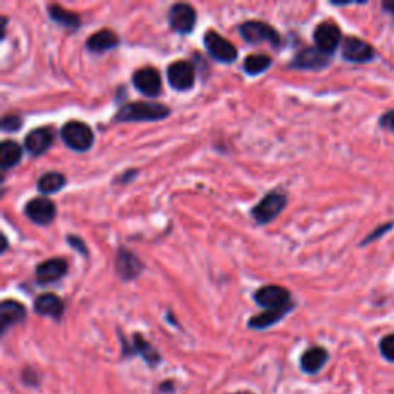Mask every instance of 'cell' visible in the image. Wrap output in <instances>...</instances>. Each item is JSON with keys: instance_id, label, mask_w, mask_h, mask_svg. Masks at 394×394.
<instances>
[{"instance_id": "obj_1", "label": "cell", "mask_w": 394, "mask_h": 394, "mask_svg": "<svg viewBox=\"0 0 394 394\" xmlns=\"http://www.w3.org/2000/svg\"><path fill=\"white\" fill-rule=\"evenodd\" d=\"M171 115V110L157 102H129L115 116L116 122H157Z\"/></svg>"}, {"instance_id": "obj_2", "label": "cell", "mask_w": 394, "mask_h": 394, "mask_svg": "<svg viewBox=\"0 0 394 394\" xmlns=\"http://www.w3.org/2000/svg\"><path fill=\"white\" fill-rule=\"evenodd\" d=\"M60 137L64 144L74 151H88L94 144L93 129L81 120H69L60 129Z\"/></svg>"}, {"instance_id": "obj_3", "label": "cell", "mask_w": 394, "mask_h": 394, "mask_svg": "<svg viewBox=\"0 0 394 394\" xmlns=\"http://www.w3.org/2000/svg\"><path fill=\"white\" fill-rule=\"evenodd\" d=\"M255 301L259 306L265 310H282L294 308L291 302V294L284 286L265 285L255 293Z\"/></svg>"}, {"instance_id": "obj_4", "label": "cell", "mask_w": 394, "mask_h": 394, "mask_svg": "<svg viewBox=\"0 0 394 394\" xmlns=\"http://www.w3.org/2000/svg\"><path fill=\"white\" fill-rule=\"evenodd\" d=\"M239 33L245 42L253 43H271V45L279 47L280 45V36L279 33L273 28V26L259 22V21H248L243 22L239 26Z\"/></svg>"}, {"instance_id": "obj_5", "label": "cell", "mask_w": 394, "mask_h": 394, "mask_svg": "<svg viewBox=\"0 0 394 394\" xmlns=\"http://www.w3.org/2000/svg\"><path fill=\"white\" fill-rule=\"evenodd\" d=\"M205 48L209 56L222 64H231L238 59V50L233 43L216 31H207L204 36Z\"/></svg>"}, {"instance_id": "obj_6", "label": "cell", "mask_w": 394, "mask_h": 394, "mask_svg": "<svg viewBox=\"0 0 394 394\" xmlns=\"http://www.w3.org/2000/svg\"><path fill=\"white\" fill-rule=\"evenodd\" d=\"M286 207V197L280 192H270L260 202L253 208L251 216L255 217V221L257 224H270L271 221L284 212V208Z\"/></svg>"}, {"instance_id": "obj_7", "label": "cell", "mask_w": 394, "mask_h": 394, "mask_svg": "<svg viewBox=\"0 0 394 394\" xmlns=\"http://www.w3.org/2000/svg\"><path fill=\"white\" fill-rule=\"evenodd\" d=\"M166 76H168L171 88L178 91L191 90L196 82L195 66L188 60H176V62H173L168 69H166Z\"/></svg>"}, {"instance_id": "obj_8", "label": "cell", "mask_w": 394, "mask_h": 394, "mask_svg": "<svg viewBox=\"0 0 394 394\" xmlns=\"http://www.w3.org/2000/svg\"><path fill=\"white\" fill-rule=\"evenodd\" d=\"M25 214L37 225H50L57 214L54 202L48 197H34L25 205Z\"/></svg>"}, {"instance_id": "obj_9", "label": "cell", "mask_w": 394, "mask_h": 394, "mask_svg": "<svg viewBox=\"0 0 394 394\" xmlns=\"http://www.w3.org/2000/svg\"><path fill=\"white\" fill-rule=\"evenodd\" d=\"M124 344V356L129 357V356H140L146 362V365H150L151 369L159 365L162 362V356L157 349L150 344L146 342L144 339V336L140 332H136L133 336V342L127 344V340H122Z\"/></svg>"}, {"instance_id": "obj_10", "label": "cell", "mask_w": 394, "mask_h": 394, "mask_svg": "<svg viewBox=\"0 0 394 394\" xmlns=\"http://www.w3.org/2000/svg\"><path fill=\"white\" fill-rule=\"evenodd\" d=\"M376 56L374 48L369 42L356 36H348L342 40V57L353 64H366Z\"/></svg>"}, {"instance_id": "obj_11", "label": "cell", "mask_w": 394, "mask_h": 394, "mask_svg": "<svg viewBox=\"0 0 394 394\" xmlns=\"http://www.w3.org/2000/svg\"><path fill=\"white\" fill-rule=\"evenodd\" d=\"M196 10L188 4H176L170 8L168 22L173 31L190 34L196 25Z\"/></svg>"}, {"instance_id": "obj_12", "label": "cell", "mask_w": 394, "mask_h": 394, "mask_svg": "<svg viewBox=\"0 0 394 394\" xmlns=\"http://www.w3.org/2000/svg\"><path fill=\"white\" fill-rule=\"evenodd\" d=\"M314 42L316 47L325 52V54H332L342 42V33L335 22H322L314 30Z\"/></svg>"}, {"instance_id": "obj_13", "label": "cell", "mask_w": 394, "mask_h": 394, "mask_svg": "<svg viewBox=\"0 0 394 394\" xmlns=\"http://www.w3.org/2000/svg\"><path fill=\"white\" fill-rule=\"evenodd\" d=\"M133 83L139 93H142L146 98H157L162 91V79L156 68L146 66L137 69L133 76Z\"/></svg>"}, {"instance_id": "obj_14", "label": "cell", "mask_w": 394, "mask_h": 394, "mask_svg": "<svg viewBox=\"0 0 394 394\" xmlns=\"http://www.w3.org/2000/svg\"><path fill=\"white\" fill-rule=\"evenodd\" d=\"M330 65V56L320 51L318 47L305 48L296 54L291 62V68L308 69V71H319Z\"/></svg>"}, {"instance_id": "obj_15", "label": "cell", "mask_w": 394, "mask_h": 394, "mask_svg": "<svg viewBox=\"0 0 394 394\" xmlns=\"http://www.w3.org/2000/svg\"><path fill=\"white\" fill-rule=\"evenodd\" d=\"M68 271V262L62 257H54L42 262L36 267V279L42 285H48L52 282H57L62 279Z\"/></svg>"}, {"instance_id": "obj_16", "label": "cell", "mask_w": 394, "mask_h": 394, "mask_svg": "<svg viewBox=\"0 0 394 394\" xmlns=\"http://www.w3.org/2000/svg\"><path fill=\"white\" fill-rule=\"evenodd\" d=\"M52 142H54V134H52L51 128L48 127L36 128L30 131L28 136H26L25 150L31 156H42L50 150Z\"/></svg>"}, {"instance_id": "obj_17", "label": "cell", "mask_w": 394, "mask_h": 394, "mask_svg": "<svg viewBox=\"0 0 394 394\" xmlns=\"http://www.w3.org/2000/svg\"><path fill=\"white\" fill-rule=\"evenodd\" d=\"M25 318L26 308L21 302L5 299L0 305V331H2V335H5L8 330L17 325V323L23 322Z\"/></svg>"}, {"instance_id": "obj_18", "label": "cell", "mask_w": 394, "mask_h": 394, "mask_svg": "<svg viewBox=\"0 0 394 394\" xmlns=\"http://www.w3.org/2000/svg\"><path fill=\"white\" fill-rule=\"evenodd\" d=\"M116 270L117 274L124 280H131L137 277L144 270V264L133 251L122 247L116 257Z\"/></svg>"}, {"instance_id": "obj_19", "label": "cell", "mask_w": 394, "mask_h": 394, "mask_svg": "<svg viewBox=\"0 0 394 394\" xmlns=\"http://www.w3.org/2000/svg\"><path fill=\"white\" fill-rule=\"evenodd\" d=\"M34 311L40 314V316H47V318L60 320L64 316L65 303L56 294L45 293V294H40L37 299L34 301Z\"/></svg>"}, {"instance_id": "obj_20", "label": "cell", "mask_w": 394, "mask_h": 394, "mask_svg": "<svg viewBox=\"0 0 394 394\" xmlns=\"http://www.w3.org/2000/svg\"><path fill=\"white\" fill-rule=\"evenodd\" d=\"M330 359V354L325 348L322 347H311L305 349L303 354L301 356V370L305 374L314 376L318 374L323 366L327 365Z\"/></svg>"}, {"instance_id": "obj_21", "label": "cell", "mask_w": 394, "mask_h": 394, "mask_svg": "<svg viewBox=\"0 0 394 394\" xmlns=\"http://www.w3.org/2000/svg\"><path fill=\"white\" fill-rule=\"evenodd\" d=\"M119 45V37L115 31L100 30L91 34V37L86 40V48L91 52H107Z\"/></svg>"}, {"instance_id": "obj_22", "label": "cell", "mask_w": 394, "mask_h": 394, "mask_svg": "<svg viewBox=\"0 0 394 394\" xmlns=\"http://www.w3.org/2000/svg\"><path fill=\"white\" fill-rule=\"evenodd\" d=\"M293 308H282V310H265L264 313L257 314V316H253L248 322V327L251 330H267L270 327L276 325L280 320H282L288 313Z\"/></svg>"}, {"instance_id": "obj_23", "label": "cell", "mask_w": 394, "mask_h": 394, "mask_svg": "<svg viewBox=\"0 0 394 394\" xmlns=\"http://www.w3.org/2000/svg\"><path fill=\"white\" fill-rule=\"evenodd\" d=\"M22 159V148L14 140H4L0 145V166L2 170H10L13 166L21 162Z\"/></svg>"}, {"instance_id": "obj_24", "label": "cell", "mask_w": 394, "mask_h": 394, "mask_svg": "<svg viewBox=\"0 0 394 394\" xmlns=\"http://www.w3.org/2000/svg\"><path fill=\"white\" fill-rule=\"evenodd\" d=\"M66 183V179L62 173H57V171H50L42 174L37 180V188L42 192V195L50 196V195H54V192L60 191Z\"/></svg>"}, {"instance_id": "obj_25", "label": "cell", "mask_w": 394, "mask_h": 394, "mask_svg": "<svg viewBox=\"0 0 394 394\" xmlns=\"http://www.w3.org/2000/svg\"><path fill=\"white\" fill-rule=\"evenodd\" d=\"M48 13H50V17L52 21L60 23L62 26H66V28L77 30L79 26H81V16L73 13V11L65 10L64 6L51 5L48 8Z\"/></svg>"}, {"instance_id": "obj_26", "label": "cell", "mask_w": 394, "mask_h": 394, "mask_svg": "<svg viewBox=\"0 0 394 394\" xmlns=\"http://www.w3.org/2000/svg\"><path fill=\"white\" fill-rule=\"evenodd\" d=\"M273 64L270 56L267 54H251L248 57H245L243 60V69L250 76H257L265 73L267 69Z\"/></svg>"}, {"instance_id": "obj_27", "label": "cell", "mask_w": 394, "mask_h": 394, "mask_svg": "<svg viewBox=\"0 0 394 394\" xmlns=\"http://www.w3.org/2000/svg\"><path fill=\"white\" fill-rule=\"evenodd\" d=\"M381 354L390 362H394V335L385 336L379 344Z\"/></svg>"}, {"instance_id": "obj_28", "label": "cell", "mask_w": 394, "mask_h": 394, "mask_svg": "<svg viewBox=\"0 0 394 394\" xmlns=\"http://www.w3.org/2000/svg\"><path fill=\"white\" fill-rule=\"evenodd\" d=\"M0 125H2V129L6 131V133H13V131L21 129L22 117L17 115H8L2 119V122H0Z\"/></svg>"}, {"instance_id": "obj_29", "label": "cell", "mask_w": 394, "mask_h": 394, "mask_svg": "<svg viewBox=\"0 0 394 394\" xmlns=\"http://www.w3.org/2000/svg\"><path fill=\"white\" fill-rule=\"evenodd\" d=\"M22 382L28 387H39L40 383V376L39 373L31 369V366H26V369L22 371Z\"/></svg>"}, {"instance_id": "obj_30", "label": "cell", "mask_w": 394, "mask_h": 394, "mask_svg": "<svg viewBox=\"0 0 394 394\" xmlns=\"http://www.w3.org/2000/svg\"><path fill=\"white\" fill-rule=\"evenodd\" d=\"M394 226V224L391 222V224H383V225H381L378 230H374L369 238H366L364 242H362V245H366V243H370V242H373V241H376V239H379V238H382V236L385 234V233H388L391 228Z\"/></svg>"}, {"instance_id": "obj_31", "label": "cell", "mask_w": 394, "mask_h": 394, "mask_svg": "<svg viewBox=\"0 0 394 394\" xmlns=\"http://www.w3.org/2000/svg\"><path fill=\"white\" fill-rule=\"evenodd\" d=\"M379 125L383 129H388L390 133H394V110L383 112V115L379 119Z\"/></svg>"}, {"instance_id": "obj_32", "label": "cell", "mask_w": 394, "mask_h": 394, "mask_svg": "<svg viewBox=\"0 0 394 394\" xmlns=\"http://www.w3.org/2000/svg\"><path fill=\"white\" fill-rule=\"evenodd\" d=\"M66 241H68V243L71 245V247L74 248V250H77L79 253H81V255H83V256H86L88 255V250H86V245H85V242L79 238V236H68L66 238Z\"/></svg>"}, {"instance_id": "obj_33", "label": "cell", "mask_w": 394, "mask_h": 394, "mask_svg": "<svg viewBox=\"0 0 394 394\" xmlns=\"http://www.w3.org/2000/svg\"><path fill=\"white\" fill-rule=\"evenodd\" d=\"M159 391L162 393H173L174 391V382L173 381H165L159 385Z\"/></svg>"}, {"instance_id": "obj_34", "label": "cell", "mask_w": 394, "mask_h": 394, "mask_svg": "<svg viewBox=\"0 0 394 394\" xmlns=\"http://www.w3.org/2000/svg\"><path fill=\"white\" fill-rule=\"evenodd\" d=\"M383 8L387 10L388 13L394 14V2H388V4H383Z\"/></svg>"}]
</instances>
